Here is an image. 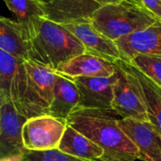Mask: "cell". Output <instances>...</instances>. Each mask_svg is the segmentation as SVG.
Returning <instances> with one entry per match:
<instances>
[{"instance_id":"1","label":"cell","mask_w":161,"mask_h":161,"mask_svg":"<svg viewBox=\"0 0 161 161\" xmlns=\"http://www.w3.org/2000/svg\"><path fill=\"white\" fill-rule=\"evenodd\" d=\"M121 117L111 109L76 108L67 124L104 150L99 161L140 160V152L119 124Z\"/></svg>"},{"instance_id":"2","label":"cell","mask_w":161,"mask_h":161,"mask_svg":"<svg viewBox=\"0 0 161 161\" xmlns=\"http://www.w3.org/2000/svg\"><path fill=\"white\" fill-rule=\"evenodd\" d=\"M159 19L141 0H121L101 6L92 24L106 37L117 41L154 25Z\"/></svg>"},{"instance_id":"3","label":"cell","mask_w":161,"mask_h":161,"mask_svg":"<svg viewBox=\"0 0 161 161\" xmlns=\"http://www.w3.org/2000/svg\"><path fill=\"white\" fill-rule=\"evenodd\" d=\"M30 42V59L55 71L61 63L86 53L84 45L70 30L45 18L41 19Z\"/></svg>"},{"instance_id":"4","label":"cell","mask_w":161,"mask_h":161,"mask_svg":"<svg viewBox=\"0 0 161 161\" xmlns=\"http://www.w3.org/2000/svg\"><path fill=\"white\" fill-rule=\"evenodd\" d=\"M116 65V80L113 87L112 110L121 119L132 118L149 121L145 101L141 92L137 77L127 61L120 59Z\"/></svg>"},{"instance_id":"5","label":"cell","mask_w":161,"mask_h":161,"mask_svg":"<svg viewBox=\"0 0 161 161\" xmlns=\"http://www.w3.org/2000/svg\"><path fill=\"white\" fill-rule=\"evenodd\" d=\"M0 96L9 98L17 110L29 119L39 116L28 98L25 60L0 50Z\"/></svg>"},{"instance_id":"6","label":"cell","mask_w":161,"mask_h":161,"mask_svg":"<svg viewBox=\"0 0 161 161\" xmlns=\"http://www.w3.org/2000/svg\"><path fill=\"white\" fill-rule=\"evenodd\" d=\"M68 124L50 114L27 119L23 126V145L27 151L42 152L58 149Z\"/></svg>"},{"instance_id":"7","label":"cell","mask_w":161,"mask_h":161,"mask_svg":"<svg viewBox=\"0 0 161 161\" xmlns=\"http://www.w3.org/2000/svg\"><path fill=\"white\" fill-rule=\"evenodd\" d=\"M28 98L39 115L48 114L58 77L57 71L35 60H25Z\"/></svg>"},{"instance_id":"8","label":"cell","mask_w":161,"mask_h":161,"mask_svg":"<svg viewBox=\"0 0 161 161\" xmlns=\"http://www.w3.org/2000/svg\"><path fill=\"white\" fill-rule=\"evenodd\" d=\"M27 121L7 97L0 96V156L1 158L24 153L23 126Z\"/></svg>"},{"instance_id":"9","label":"cell","mask_w":161,"mask_h":161,"mask_svg":"<svg viewBox=\"0 0 161 161\" xmlns=\"http://www.w3.org/2000/svg\"><path fill=\"white\" fill-rule=\"evenodd\" d=\"M119 124L138 147L140 160L161 161V133L151 122L125 118Z\"/></svg>"},{"instance_id":"10","label":"cell","mask_w":161,"mask_h":161,"mask_svg":"<svg viewBox=\"0 0 161 161\" xmlns=\"http://www.w3.org/2000/svg\"><path fill=\"white\" fill-rule=\"evenodd\" d=\"M122 58L129 62L136 56L161 58V20L149 27L115 41Z\"/></svg>"},{"instance_id":"11","label":"cell","mask_w":161,"mask_h":161,"mask_svg":"<svg viewBox=\"0 0 161 161\" xmlns=\"http://www.w3.org/2000/svg\"><path fill=\"white\" fill-rule=\"evenodd\" d=\"M73 80L79 92L77 108L112 110L116 73L109 77H76Z\"/></svg>"},{"instance_id":"12","label":"cell","mask_w":161,"mask_h":161,"mask_svg":"<svg viewBox=\"0 0 161 161\" xmlns=\"http://www.w3.org/2000/svg\"><path fill=\"white\" fill-rule=\"evenodd\" d=\"M84 45L86 53L103 58L111 62L123 59L116 42L99 32L91 21L63 25Z\"/></svg>"},{"instance_id":"13","label":"cell","mask_w":161,"mask_h":161,"mask_svg":"<svg viewBox=\"0 0 161 161\" xmlns=\"http://www.w3.org/2000/svg\"><path fill=\"white\" fill-rule=\"evenodd\" d=\"M95 0H49L42 4L45 19L59 25L91 21L101 7Z\"/></svg>"},{"instance_id":"14","label":"cell","mask_w":161,"mask_h":161,"mask_svg":"<svg viewBox=\"0 0 161 161\" xmlns=\"http://www.w3.org/2000/svg\"><path fill=\"white\" fill-rule=\"evenodd\" d=\"M114 62L103 58L83 53L63 63L56 70L58 74L71 79L76 77H109L115 75Z\"/></svg>"},{"instance_id":"15","label":"cell","mask_w":161,"mask_h":161,"mask_svg":"<svg viewBox=\"0 0 161 161\" xmlns=\"http://www.w3.org/2000/svg\"><path fill=\"white\" fill-rule=\"evenodd\" d=\"M0 50L23 60L30 59V38L16 20L0 17Z\"/></svg>"},{"instance_id":"16","label":"cell","mask_w":161,"mask_h":161,"mask_svg":"<svg viewBox=\"0 0 161 161\" xmlns=\"http://www.w3.org/2000/svg\"><path fill=\"white\" fill-rule=\"evenodd\" d=\"M79 105V92L75 81L58 74L54 90V97L48 114L66 120Z\"/></svg>"},{"instance_id":"17","label":"cell","mask_w":161,"mask_h":161,"mask_svg":"<svg viewBox=\"0 0 161 161\" xmlns=\"http://www.w3.org/2000/svg\"><path fill=\"white\" fill-rule=\"evenodd\" d=\"M58 149L67 155L93 161L101 160L105 153L100 146L69 125Z\"/></svg>"},{"instance_id":"18","label":"cell","mask_w":161,"mask_h":161,"mask_svg":"<svg viewBox=\"0 0 161 161\" xmlns=\"http://www.w3.org/2000/svg\"><path fill=\"white\" fill-rule=\"evenodd\" d=\"M128 64L137 77L141 92L146 104L149 122L161 133V86L131 63L128 62Z\"/></svg>"},{"instance_id":"19","label":"cell","mask_w":161,"mask_h":161,"mask_svg":"<svg viewBox=\"0 0 161 161\" xmlns=\"http://www.w3.org/2000/svg\"><path fill=\"white\" fill-rule=\"evenodd\" d=\"M16 21L25 29L29 38L34 34L41 19L45 18L42 4L37 0H3Z\"/></svg>"},{"instance_id":"20","label":"cell","mask_w":161,"mask_h":161,"mask_svg":"<svg viewBox=\"0 0 161 161\" xmlns=\"http://www.w3.org/2000/svg\"><path fill=\"white\" fill-rule=\"evenodd\" d=\"M129 63L137 67L148 77L161 86V58L139 55L129 61Z\"/></svg>"},{"instance_id":"21","label":"cell","mask_w":161,"mask_h":161,"mask_svg":"<svg viewBox=\"0 0 161 161\" xmlns=\"http://www.w3.org/2000/svg\"><path fill=\"white\" fill-rule=\"evenodd\" d=\"M23 161H93L86 160L82 158H78L70 155H67L58 149L49 150V151H42V152H34L27 151L25 149V158Z\"/></svg>"},{"instance_id":"22","label":"cell","mask_w":161,"mask_h":161,"mask_svg":"<svg viewBox=\"0 0 161 161\" xmlns=\"http://www.w3.org/2000/svg\"><path fill=\"white\" fill-rule=\"evenodd\" d=\"M143 5L161 20V0H141Z\"/></svg>"},{"instance_id":"23","label":"cell","mask_w":161,"mask_h":161,"mask_svg":"<svg viewBox=\"0 0 161 161\" xmlns=\"http://www.w3.org/2000/svg\"><path fill=\"white\" fill-rule=\"evenodd\" d=\"M24 158H25V151H24V153H21V154H17V155L3 158L0 159V161H23Z\"/></svg>"},{"instance_id":"24","label":"cell","mask_w":161,"mask_h":161,"mask_svg":"<svg viewBox=\"0 0 161 161\" xmlns=\"http://www.w3.org/2000/svg\"><path fill=\"white\" fill-rule=\"evenodd\" d=\"M97 1L100 5H106V4H109V3H116V2H119L121 0H95Z\"/></svg>"},{"instance_id":"25","label":"cell","mask_w":161,"mask_h":161,"mask_svg":"<svg viewBox=\"0 0 161 161\" xmlns=\"http://www.w3.org/2000/svg\"><path fill=\"white\" fill-rule=\"evenodd\" d=\"M37 1H39V2H41L42 4H45L46 2H48L49 0H37Z\"/></svg>"}]
</instances>
